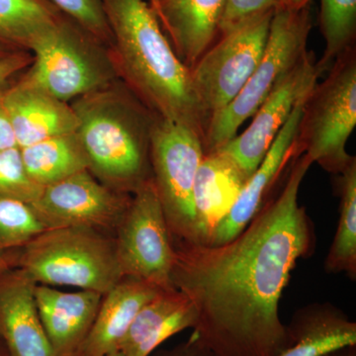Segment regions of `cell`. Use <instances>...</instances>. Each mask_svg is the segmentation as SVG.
Wrapping results in <instances>:
<instances>
[{"label": "cell", "instance_id": "cell-34", "mask_svg": "<svg viewBox=\"0 0 356 356\" xmlns=\"http://www.w3.org/2000/svg\"><path fill=\"white\" fill-rule=\"evenodd\" d=\"M14 267L13 252L0 255V275Z\"/></svg>", "mask_w": 356, "mask_h": 356}, {"label": "cell", "instance_id": "cell-18", "mask_svg": "<svg viewBox=\"0 0 356 356\" xmlns=\"http://www.w3.org/2000/svg\"><path fill=\"white\" fill-rule=\"evenodd\" d=\"M248 178L221 151L204 154L193 187L196 242H209L231 210Z\"/></svg>", "mask_w": 356, "mask_h": 356}, {"label": "cell", "instance_id": "cell-13", "mask_svg": "<svg viewBox=\"0 0 356 356\" xmlns=\"http://www.w3.org/2000/svg\"><path fill=\"white\" fill-rule=\"evenodd\" d=\"M305 99L301 100L293 110L286 124L273 140L266 158L248 177L236 202L219 222L206 245H224L240 235L266 204L267 195L285 168L290 161L299 156L296 138Z\"/></svg>", "mask_w": 356, "mask_h": 356}, {"label": "cell", "instance_id": "cell-19", "mask_svg": "<svg viewBox=\"0 0 356 356\" xmlns=\"http://www.w3.org/2000/svg\"><path fill=\"white\" fill-rule=\"evenodd\" d=\"M163 290L132 277H124L103 295L86 341L76 356H107L118 351L140 309Z\"/></svg>", "mask_w": 356, "mask_h": 356}, {"label": "cell", "instance_id": "cell-10", "mask_svg": "<svg viewBox=\"0 0 356 356\" xmlns=\"http://www.w3.org/2000/svg\"><path fill=\"white\" fill-rule=\"evenodd\" d=\"M115 232L117 259L123 277L142 280L161 290L175 288V245L153 179L134 192Z\"/></svg>", "mask_w": 356, "mask_h": 356}, {"label": "cell", "instance_id": "cell-21", "mask_svg": "<svg viewBox=\"0 0 356 356\" xmlns=\"http://www.w3.org/2000/svg\"><path fill=\"white\" fill-rule=\"evenodd\" d=\"M287 327L290 343L278 356H324L356 344L355 323L331 306L299 312Z\"/></svg>", "mask_w": 356, "mask_h": 356}, {"label": "cell", "instance_id": "cell-35", "mask_svg": "<svg viewBox=\"0 0 356 356\" xmlns=\"http://www.w3.org/2000/svg\"><path fill=\"white\" fill-rule=\"evenodd\" d=\"M355 348V346H350V348H343L324 356H356Z\"/></svg>", "mask_w": 356, "mask_h": 356}, {"label": "cell", "instance_id": "cell-11", "mask_svg": "<svg viewBox=\"0 0 356 356\" xmlns=\"http://www.w3.org/2000/svg\"><path fill=\"white\" fill-rule=\"evenodd\" d=\"M131 196L98 181L88 170L43 187L30 204L47 229L86 227L116 231Z\"/></svg>", "mask_w": 356, "mask_h": 356}, {"label": "cell", "instance_id": "cell-20", "mask_svg": "<svg viewBox=\"0 0 356 356\" xmlns=\"http://www.w3.org/2000/svg\"><path fill=\"white\" fill-rule=\"evenodd\" d=\"M197 313L191 300L175 288L163 290L137 314L119 346L123 356H149L178 332L194 329Z\"/></svg>", "mask_w": 356, "mask_h": 356}, {"label": "cell", "instance_id": "cell-33", "mask_svg": "<svg viewBox=\"0 0 356 356\" xmlns=\"http://www.w3.org/2000/svg\"><path fill=\"white\" fill-rule=\"evenodd\" d=\"M312 0H277L274 9L281 10L299 11L311 6Z\"/></svg>", "mask_w": 356, "mask_h": 356}, {"label": "cell", "instance_id": "cell-31", "mask_svg": "<svg viewBox=\"0 0 356 356\" xmlns=\"http://www.w3.org/2000/svg\"><path fill=\"white\" fill-rule=\"evenodd\" d=\"M156 356H214L195 337L191 336L186 343L170 350L161 351Z\"/></svg>", "mask_w": 356, "mask_h": 356}, {"label": "cell", "instance_id": "cell-16", "mask_svg": "<svg viewBox=\"0 0 356 356\" xmlns=\"http://www.w3.org/2000/svg\"><path fill=\"white\" fill-rule=\"evenodd\" d=\"M102 298L97 292H62L48 285H36L37 309L55 356L77 355Z\"/></svg>", "mask_w": 356, "mask_h": 356}, {"label": "cell", "instance_id": "cell-7", "mask_svg": "<svg viewBox=\"0 0 356 356\" xmlns=\"http://www.w3.org/2000/svg\"><path fill=\"white\" fill-rule=\"evenodd\" d=\"M311 28V6L299 11L274 9L261 62L235 99L208 123L202 140L204 154L228 144L254 116L306 53Z\"/></svg>", "mask_w": 356, "mask_h": 356}, {"label": "cell", "instance_id": "cell-40", "mask_svg": "<svg viewBox=\"0 0 356 356\" xmlns=\"http://www.w3.org/2000/svg\"><path fill=\"white\" fill-rule=\"evenodd\" d=\"M0 356H6V355H4V353H0Z\"/></svg>", "mask_w": 356, "mask_h": 356}, {"label": "cell", "instance_id": "cell-17", "mask_svg": "<svg viewBox=\"0 0 356 356\" xmlns=\"http://www.w3.org/2000/svg\"><path fill=\"white\" fill-rule=\"evenodd\" d=\"M227 0H159L161 27L179 60L191 69L219 35Z\"/></svg>", "mask_w": 356, "mask_h": 356}, {"label": "cell", "instance_id": "cell-22", "mask_svg": "<svg viewBox=\"0 0 356 356\" xmlns=\"http://www.w3.org/2000/svg\"><path fill=\"white\" fill-rule=\"evenodd\" d=\"M20 149L27 175L42 188L88 170V159L76 133L57 136Z\"/></svg>", "mask_w": 356, "mask_h": 356}, {"label": "cell", "instance_id": "cell-32", "mask_svg": "<svg viewBox=\"0 0 356 356\" xmlns=\"http://www.w3.org/2000/svg\"><path fill=\"white\" fill-rule=\"evenodd\" d=\"M1 95H0V149H6L18 146L13 125H11L8 114H7L3 102H2Z\"/></svg>", "mask_w": 356, "mask_h": 356}, {"label": "cell", "instance_id": "cell-2", "mask_svg": "<svg viewBox=\"0 0 356 356\" xmlns=\"http://www.w3.org/2000/svg\"><path fill=\"white\" fill-rule=\"evenodd\" d=\"M112 34L110 57L129 90L152 113L193 129L202 115L191 69L179 60L147 0H102Z\"/></svg>", "mask_w": 356, "mask_h": 356}, {"label": "cell", "instance_id": "cell-9", "mask_svg": "<svg viewBox=\"0 0 356 356\" xmlns=\"http://www.w3.org/2000/svg\"><path fill=\"white\" fill-rule=\"evenodd\" d=\"M273 13L252 18L220 36L191 67L192 88L205 130L211 119L242 91L261 62Z\"/></svg>", "mask_w": 356, "mask_h": 356}, {"label": "cell", "instance_id": "cell-28", "mask_svg": "<svg viewBox=\"0 0 356 356\" xmlns=\"http://www.w3.org/2000/svg\"><path fill=\"white\" fill-rule=\"evenodd\" d=\"M42 189L27 175L19 147L0 149V198L31 204Z\"/></svg>", "mask_w": 356, "mask_h": 356}, {"label": "cell", "instance_id": "cell-24", "mask_svg": "<svg viewBox=\"0 0 356 356\" xmlns=\"http://www.w3.org/2000/svg\"><path fill=\"white\" fill-rule=\"evenodd\" d=\"M341 217L325 268L330 273H356V159L341 173Z\"/></svg>", "mask_w": 356, "mask_h": 356}, {"label": "cell", "instance_id": "cell-1", "mask_svg": "<svg viewBox=\"0 0 356 356\" xmlns=\"http://www.w3.org/2000/svg\"><path fill=\"white\" fill-rule=\"evenodd\" d=\"M312 165L305 154L293 159L280 195L234 240L208 245L172 238V286L193 304L192 337L213 355L278 356L289 346L280 303L312 247L310 222L298 201Z\"/></svg>", "mask_w": 356, "mask_h": 356}, {"label": "cell", "instance_id": "cell-26", "mask_svg": "<svg viewBox=\"0 0 356 356\" xmlns=\"http://www.w3.org/2000/svg\"><path fill=\"white\" fill-rule=\"evenodd\" d=\"M46 229L29 203L0 198V255L19 250Z\"/></svg>", "mask_w": 356, "mask_h": 356}, {"label": "cell", "instance_id": "cell-39", "mask_svg": "<svg viewBox=\"0 0 356 356\" xmlns=\"http://www.w3.org/2000/svg\"><path fill=\"white\" fill-rule=\"evenodd\" d=\"M0 353H4L3 348H2V344L0 343Z\"/></svg>", "mask_w": 356, "mask_h": 356}, {"label": "cell", "instance_id": "cell-15", "mask_svg": "<svg viewBox=\"0 0 356 356\" xmlns=\"http://www.w3.org/2000/svg\"><path fill=\"white\" fill-rule=\"evenodd\" d=\"M17 146L76 133L79 120L72 105L20 79L1 95Z\"/></svg>", "mask_w": 356, "mask_h": 356}, {"label": "cell", "instance_id": "cell-37", "mask_svg": "<svg viewBox=\"0 0 356 356\" xmlns=\"http://www.w3.org/2000/svg\"><path fill=\"white\" fill-rule=\"evenodd\" d=\"M9 51H7L6 50V49L1 48V47H0V58H2L3 57V56H6V54L9 53Z\"/></svg>", "mask_w": 356, "mask_h": 356}, {"label": "cell", "instance_id": "cell-4", "mask_svg": "<svg viewBox=\"0 0 356 356\" xmlns=\"http://www.w3.org/2000/svg\"><path fill=\"white\" fill-rule=\"evenodd\" d=\"M14 267L36 284L79 287L105 295L123 280L115 238L99 229H46L13 252Z\"/></svg>", "mask_w": 356, "mask_h": 356}, {"label": "cell", "instance_id": "cell-14", "mask_svg": "<svg viewBox=\"0 0 356 356\" xmlns=\"http://www.w3.org/2000/svg\"><path fill=\"white\" fill-rule=\"evenodd\" d=\"M36 285L16 267L0 275V343L6 356H55L37 309Z\"/></svg>", "mask_w": 356, "mask_h": 356}, {"label": "cell", "instance_id": "cell-23", "mask_svg": "<svg viewBox=\"0 0 356 356\" xmlns=\"http://www.w3.org/2000/svg\"><path fill=\"white\" fill-rule=\"evenodd\" d=\"M62 16L49 0H0V47L29 51L33 42Z\"/></svg>", "mask_w": 356, "mask_h": 356}, {"label": "cell", "instance_id": "cell-38", "mask_svg": "<svg viewBox=\"0 0 356 356\" xmlns=\"http://www.w3.org/2000/svg\"><path fill=\"white\" fill-rule=\"evenodd\" d=\"M107 356H123V355H121L120 351H115V353H111V355H109Z\"/></svg>", "mask_w": 356, "mask_h": 356}, {"label": "cell", "instance_id": "cell-27", "mask_svg": "<svg viewBox=\"0 0 356 356\" xmlns=\"http://www.w3.org/2000/svg\"><path fill=\"white\" fill-rule=\"evenodd\" d=\"M51 6L103 46L111 47L112 34L102 0H49Z\"/></svg>", "mask_w": 356, "mask_h": 356}, {"label": "cell", "instance_id": "cell-25", "mask_svg": "<svg viewBox=\"0 0 356 356\" xmlns=\"http://www.w3.org/2000/svg\"><path fill=\"white\" fill-rule=\"evenodd\" d=\"M318 23L325 48L317 63L324 74L339 55L355 47L356 0H321Z\"/></svg>", "mask_w": 356, "mask_h": 356}, {"label": "cell", "instance_id": "cell-29", "mask_svg": "<svg viewBox=\"0 0 356 356\" xmlns=\"http://www.w3.org/2000/svg\"><path fill=\"white\" fill-rule=\"evenodd\" d=\"M277 0H227L219 24L218 38L243 23L273 10Z\"/></svg>", "mask_w": 356, "mask_h": 356}, {"label": "cell", "instance_id": "cell-8", "mask_svg": "<svg viewBox=\"0 0 356 356\" xmlns=\"http://www.w3.org/2000/svg\"><path fill=\"white\" fill-rule=\"evenodd\" d=\"M204 156L202 138L193 129L156 116L149 161L173 240L195 243L193 187Z\"/></svg>", "mask_w": 356, "mask_h": 356}, {"label": "cell", "instance_id": "cell-12", "mask_svg": "<svg viewBox=\"0 0 356 356\" xmlns=\"http://www.w3.org/2000/svg\"><path fill=\"white\" fill-rule=\"evenodd\" d=\"M317 62L315 54L307 51L257 109L250 126L218 149L226 154L248 178L266 158L296 105L305 99L323 76Z\"/></svg>", "mask_w": 356, "mask_h": 356}, {"label": "cell", "instance_id": "cell-5", "mask_svg": "<svg viewBox=\"0 0 356 356\" xmlns=\"http://www.w3.org/2000/svg\"><path fill=\"white\" fill-rule=\"evenodd\" d=\"M356 126V47L339 55L302 108L297 147L325 172L341 175L355 156L346 144Z\"/></svg>", "mask_w": 356, "mask_h": 356}, {"label": "cell", "instance_id": "cell-6", "mask_svg": "<svg viewBox=\"0 0 356 356\" xmlns=\"http://www.w3.org/2000/svg\"><path fill=\"white\" fill-rule=\"evenodd\" d=\"M96 41L64 15L33 42L22 81L69 102L111 86L116 70Z\"/></svg>", "mask_w": 356, "mask_h": 356}, {"label": "cell", "instance_id": "cell-30", "mask_svg": "<svg viewBox=\"0 0 356 356\" xmlns=\"http://www.w3.org/2000/svg\"><path fill=\"white\" fill-rule=\"evenodd\" d=\"M32 63L33 56L24 51H11L0 58V95L6 90L10 79Z\"/></svg>", "mask_w": 356, "mask_h": 356}, {"label": "cell", "instance_id": "cell-36", "mask_svg": "<svg viewBox=\"0 0 356 356\" xmlns=\"http://www.w3.org/2000/svg\"><path fill=\"white\" fill-rule=\"evenodd\" d=\"M147 2H149V3L151 4V6L153 7L154 13H158L159 0H147Z\"/></svg>", "mask_w": 356, "mask_h": 356}, {"label": "cell", "instance_id": "cell-3", "mask_svg": "<svg viewBox=\"0 0 356 356\" xmlns=\"http://www.w3.org/2000/svg\"><path fill=\"white\" fill-rule=\"evenodd\" d=\"M72 107L88 170L100 182L128 194L152 179L149 147L156 115L129 89L96 91L77 98Z\"/></svg>", "mask_w": 356, "mask_h": 356}]
</instances>
